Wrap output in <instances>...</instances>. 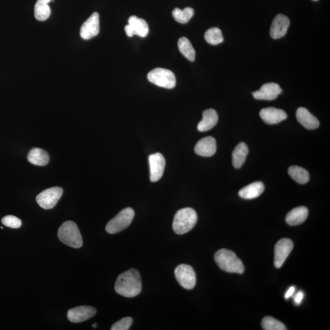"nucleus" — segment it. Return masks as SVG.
I'll return each mask as SVG.
<instances>
[{"label":"nucleus","mask_w":330,"mask_h":330,"mask_svg":"<svg viewBox=\"0 0 330 330\" xmlns=\"http://www.w3.org/2000/svg\"><path fill=\"white\" fill-rule=\"evenodd\" d=\"M140 274L137 270L129 269L117 277L115 290L120 296L127 298L137 296L141 292Z\"/></svg>","instance_id":"f257e3e1"},{"label":"nucleus","mask_w":330,"mask_h":330,"mask_svg":"<svg viewBox=\"0 0 330 330\" xmlns=\"http://www.w3.org/2000/svg\"><path fill=\"white\" fill-rule=\"evenodd\" d=\"M215 261L222 271L231 274H242L245 272L243 262L233 251L221 249L215 254Z\"/></svg>","instance_id":"f03ea898"},{"label":"nucleus","mask_w":330,"mask_h":330,"mask_svg":"<svg viewBox=\"0 0 330 330\" xmlns=\"http://www.w3.org/2000/svg\"><path fill=\"white\" fill-rule=\"evenodd\" d=\"M198 215L194 209L190 208L180 209L174 215L173 229L177 234L188 233L195 227Z\"/></svg>","instance_id":"7ed1b4c3"},{"label":"nucleus","mask_w":330,"mask_h":330,"mask_svg":"<svg viewBox=\"0 0 330 330\" xmlns=\"http://www.w3.org/2000/svg\"><path fill=\"white\" fill-rule=\"evenodd\" d=\"M58 236L61 242L74 249H80L82 245L80 230L74 221H68L63 223L59 228Z\"/></svg>","instance_id":"20e7f679"},{"label":"nucleus","mask_w":330,"mask_h":330,"mask_svg":"<svg viewBox=\"0 0 330 330\" xmlns=\"http://www.w3.org/2000/svg\"><path fill=\"white\" fill-rule=\"evenodd\" d=\"M134 216L135 212L132 208L123 209L108 223L106 228V231L110 234L120 233L131 224Z\"/></svg>","instance_id":"39448f33"},{"label":"nucleus","mask_w":330,"mask_h":330,"mask_svg":"<svg viewBox=\"0 0 330 330\" xmlns=\"http://www.w3.org/2000/svg\"><path fill=\"white\" fill-rule=\"evenodd\" d=\"M148 79L152 84L167 89H173L176 85L175 75L172 71L166 69L152 70L148 74Z\"/></svg>","instance_id":"423d86ee"},{"label":"nucleus","mask_w":330,"mask_h":330,"mask_svg":"<svg viewBox=\"0 0 330 330\" xmlns=\"http://www.w3.org/2000/svg\"><path fill=\"white\" fill-rule=\"evenodd\" d=\"M174 275L177 282L183 288L191 290L195 287L196 277L192 266L187 264L179 265L174 271Z\"/></svg>","instance_id":"0eeeda50"},{"label":"nucleus","mask_w":330,"mask_h":330,"mask_svg":"<svg viewBox=\"0 0 330 330\" xmlns=\"http://www.w3.org/2000/svg\"><path fill=\"white\" fill-rule=\"evenodd\" d=\"M63 190L61 187H52L41 192L36 197V201L40 208L46 210L52 209L61 198Z\"/></svg>","instance_id":"6e6552de"},{"label":"nucleus","mask_w":330,"mask_h":330,"mask_svg":"<svg viewBox=\"0 0 330 330\" xmlns=\"http://www.w3.org/2000/svg\"><path fill=\"white\" fill-rule=\"evenodd\" d=\"M293 248L294 243L290 239H282L278 241L275 247L274 264L276 268L281 267Z\"/></svg>","instance_id":"1a4fd4ad"},{"label":"nucleus","mask_w":330,"mask_h":330,"mask_svg":"<svg viewBox=\"0 0 330 330\" xmlns=\"http://www.w3.org/2000/svg\"><path fill=\"white\" fill-rule=\"evenodd\" d=\"M150 179L152 182L158 181L163 176L166 161L163 155L157 152L149 157Z\"/></svg>","instance_id":"9d476101"},{"label":"nucleus","mask_w":330,"mask_h":330,"mask_svg":"<svg viewBox=\"0 0 330 330\" xmlns=\"http://www.w3.org/2000/svg\"><path fill=\"white\" fill-rule=\"evenodd\" d=\"M128 22L129 24L125 27V31L129 37H132L134 35L141 37L148 36L149 26L144 19L132 15L129 18Z\"/></svg>","instance_id":"9b49d317"},{"label":"nucleus","mask_w":330,"mask_h":330,"mask_svg":"<svg viewBox=\"0 0 330 330\" xmlns=\"http://www.w3.org/2000/svg\"><path fill=\"white\" fill-rule=\"evenodd\" d=\"M282 93L280 85L275 82H268L262 86L259 90L253 92V96L255 99L274 100Z\"/></svg>","instance_id":"f8f14e48"},{"label":"nucleus","mask_w":330,"mask_h":330,"mask_svg":"<svg viewBox=\"0 0 330 330\" xmlns=\"http://www.w3.org/2000/svg\"><path fill=\"white\" fill-rule=\"evenodd\" d=\"M100 31L99 15L94 12L87 21L82 24L80 36L85 40H89L96 36Z\"/></svg>","instance_id":"ddd939ff"},{"label":"nucleus","mask_w":330,"mask_h":330,"mask_svg":"<svg viewBox=\"0 0 330 330\" xmlns=\"http://www.w3.org/2000/svg\"><path fill=\"white\" fill-rule=\"evenodd\" d=\"M97 311L94 307L89 306H81L69 310L68 319L72 323H81L94 317Z\"/></svg>","instance_id":"4468645a"},{"label":"nucleus","mask_w":330,"mask_h":330,"mask_svg":"<svg viewBox=\"0 0 330 330\" xmlns=\"http://www.w3.org/2000/svg\"><path fill=\"white\" fill-rule=\"evenodd\" d=\"M290 25V20L287 16L283 14L277 15L273 20L271 25L270 31L271 37L274 39L284 37L287 32Z\"/></svg>","instance_id":"2eb2a0df"},{"label":"nucleus","mask_w":330,"mask_h":330,"mask_svg":"<svg viewBox=\"0 0 330 330\" xmlns=\"http://www.w3.org/2000/svg\"><path fill=\"white\" fill-rule=\"evenodd\" d=\"M196 154L202 157H209L213 156L217 151V142L215 139L212 136H208L199 140L195 148Z\"/></svg>","instance_id":"dca6fc26"},{"label":"nucleus","mask_w":330,"mask_h":330,"mask_svg":"<svg viewBox=\"0 0 330 330\" xmlns=\"http://www.w3.org/2000/svg\"><path fill=\"white\" fill-rule=\"evenodd\" d=\"M260 116L268 125H276L286 119L287 117V114L284 110L276 109L274 107L262 109L260 112Z\"/></svg>","instance_id":"f3484780"},{"label":"nucleus","mask_w":330,"mask_h":330,"mask_svg":"<svg viewBox=\"0 0 330 330\" xmlns=\"http://www.w3.org/2000/svg\"><path fill=\"white\" fill-rule=\"evenodd\" d=\"M296 116L298 122L307 129H316L320 126L319 120L305 108H299L297 111Z\"/></svg>","instance_id":"a211bd4d"},{"label":"nucleus","mask_w":330,"mask_h":330,"mask_svg":"<svg viewBox=\"0 0 330 330\" xmlns=\"http://www.w3.org/2000/svg\"><path fill=\"white\" fill-rule=\"evenodd\" d=\"M218 115L214 109H208L202 113V119L198 123L197 129L199 132H207L217 125Z\"/></svg>","instance_id":"6ab92c4d"},{"label":"nucleus","mask_w":330,"mask_h":330,"mask_svg":"<svg viewBox=\"0 0 330 330\" xmlns=\"http://www.w3.org/2000/svg\"><path fill=\"white\" fill-rule=\"evenodd\" d=\"M307 216H308L307 209L304 206H301L288 212L285 217V221L291 226H297L303 223L306 220Z\"/></svg>","instance_id":"aec40b11"},{"label":"nucleus","mask_w":330,"mask_h":330,"mask_svg":"<svg viewBox=\"0 0 330 330\" xmlns=\"http://www.w3.org/2000/svg\"><path fill=\"white\" fill-rule=\"evenodd\" d=\"M265 187L261 182H256L250 184L239 192L240 197L245 199H253L259 197L264 192Z\"/></svg>","instance_id":"412c9836"},{"label":"nucleus","mask_w":330,"mask_h":330,"mask_svg":"<svg viewBox=\"0 0 330 330\" xmlns=\"http://www.w3.org/2000/svg\"><path fill=\"white\" fill-rule=\"evenodd\" d=\"M29 162L37 166H46L49 161L48 153L43 149L34 148L31 149L28 155Z\"/></svg>","instance_id":"4be33fe9"},{"label":"nucleus","mask_w":330,"mask_h":330,"mask_svg":"<svg viewBox=\"0 0 330 330\" xmlns=\"http://www.w3.org/2000/svg\"><path fill=\"white\" fill-rule=\"evenodd\" d=\"M249 148L245 142H240L237 146L233 152V164L234 168L239 169L245 163Z\"/></svg>","instance_id":"5701e85b"},{"label":"nucleus","mask_w":330,"mask_h":330,"mask_svg":"<svg viewBox=\"0 0 330 330\" xmlns=\"http://www.w3.org/2000/svg\"><path fill=\"white\" fill-rule=\"evenodd\" d=\"M51 0H37L34 7L35 18L39 21H45L51 14L49 3Z\"/></svg>","instance_id":"b1692460"},{"label":"nucleus","mask_w":330,"mask_h":330,"mask_svg":"<svg viewBox=\"0 0 330 330\" xmlns=\"http://www.w3.org/2000/svg\"><path fill=\"white\" fill-rule=\"evenodd\" d=\"M179 50L190 61H194L196 52L190 41L185 37L180 38L178 41Z\"/></svg>","instance_id":"393cba45"},{"label":"nucleus","mask_w":330,"mask_h":330,"mask_svg":"<svg viewBox=\"0 0 330 330\" xmlns=\"http://www.w3.org/2000/svg\"><path fill=\"white\" fill-rule=\"evenodd\" d=\"M288 173L292 178L298 183L305 184L309 181L310 174L308 171L303 168L298 166H292L288 168Z\"/></svg>","instance_id":"a878e982"},{"label":"nucleus","mask_w":330,"mask_h":330,"mask_svg":"<svg viewBox=\"0 0 330 330\" xmlns=\"http://www.w3.org/2000/svg\"><path fill=\"white\" fill-rule=\"evenodd\" d=\"M173 17L174 20L180 24H185L188 23L193 15L195 14V11L192 8L187 7L185 9H174L173 12Z\"/></svg>","instance_id":"bb28decb"},{"label":"nucleus","mask_w":330,"mask_h":330,"mask_svg":"<svg viewBox=\"0 0 330 330\" xmlns=\"http://www.w3.org/2000/svg\"><path fill=\"white\" fill-rule=\"evenodd\" d=\"M206 42L212 46H217L223 42L224 37L220 29L214 27L206 31L204 34Z\"/></svg>","instance_id":"cd10ccee"},{"label":"nucleus","mask_w":330,"mask_h":330,"mask_svg":"<svg viewBox=\"0 0 330 330\" xmlns=\"http://www.w3.org/2000/svg\"><path fill=\"white\" fill-rule=\"evenodd\" d=\"M263 329L265 330H285V326L279 320L272 317H265L262 321Z\"/></svg>","instance_id":"c85d7f7f"},{"label":"nucleus","mask_w":330,"mask_h":330,"mask_svg":"<svg viewBox=\"0 0 330 330\" xmlns=\"http://www.w3.org/2000/svg\"><path fill=\"white\" fill-rule=\"evenodd\" d=\"M2 222L5 226L13 229H18L22 226V221L20 219L13 215L6 216L2 218Z\"/></svg>","instance_id":"c756f323"},{"label":"nucleus","mask_w":330,"mask_h":330,"mask_svg":"<svg viewBox=\"0 0 330 330\" xmlns=\"http://www.w3.org/2000/svg\"><path fill=\"white\" fill-rule=\"evenodd\" d=\"M133 323L132 317H125L119 321L114 323L111 329L112 330H128Z\"/></svg>","instance_id":"7c9ffc66"},{"label":"nucleus","mask_w":330,"mask_h":330,"mask_svg":"<svg viewBox=\"0 0 330 330\" xmlns=\"http://www.w3.org/2000/svg\"><path fill=\"white\" fill-rule=\"evenodd\" d=\"M304 297V294L302 292L300 291L297 294L296 296L294 297V302L296 304H300L302 301Z\"/></svg>","instance_id":"2f4dec72"},{"label":"nucleus","mask_w":330,"mask_h":330,"mask_svg":"<svg viewBox=\"0 0 330 330\" xmlns=\"http://www.w3.org/2000/svg\"><path fill=\"white\" fill-rule=\"evenodd\" d=\"M295 291H296V287L294 286L291 287L286 292V293L285 294V299H288L290 297L293 296Z\"/></svg>","instance_id":"473e14b6"},{"label":"nucleus","mask_w":330,"mask_h":330,"mask_svg":"<svg viewBox=\"0 0 330 330\" xmlns=\"http://www.w3.org/2000/svg\"><path fill=\"white\" fill-rule=\"evenodd\" d=\"M92 326H93V327H94V328H96L97 327V323H94V324H93Z\"/></svg>","instance_id":"72a5a7b5"},{"label":"nucleus","mask_w":330,"mask_h":330,"mask_svg":"<svg viewBox=\"0 0 330 330\" xmlns=\"http://www.w3.org/2000/svg\"><path fill=\"white\" fill-rule=\"evenodd\" d=\"M313 1H318V0H313Z\"/></svg>","instance_id":"f704fd0d"}]
</instances>
